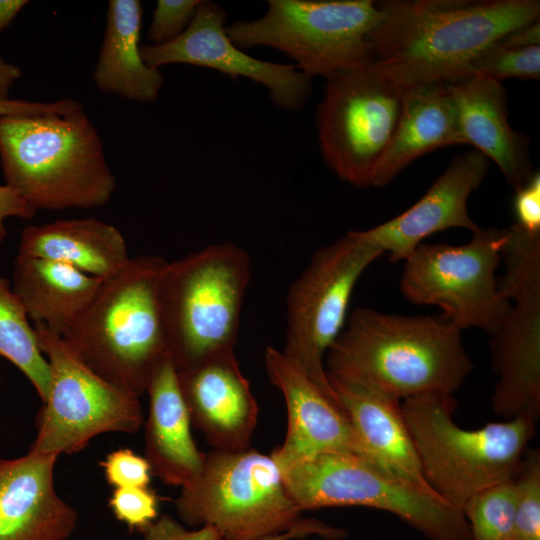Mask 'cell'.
Wrapping results in <instances>:
<instances>
[{
  "label": "cell",
  "instance_id": "cell-27",
  "mask_svg": "<svg viewBox=\"0 0 540 540\" xmlns=\"http://www.w3.org/2000/svg\"><path fill=\"white\" fill-rule=\"evenodd\" d=\"M0 357L9 360L30 381L42 402L48 398L50 367L34 326L7 279L0 276Z\"/></svg>",
  "mask_w": 540,
  "mask_h": 540
},
{
  "label": "cell",
  "instance_id": "cell-6",
  "mask_svg": "<svg viewBox=\"0 0 540 540\" xmlns=\"http://www.w3.org/2000/svg\"><path fill=\"white\" fill-rule=\"evenodd\" d=\"M249 279V256L232 243L166 262L158 301L167 354L176 371L234 351Z\"/></svg>",
  "mask_w": 540,
  "mask_h": 540
},
{
  "label": "cell",
  "instance_id": "cell-35",
  "mask_svg": "<svg viewBox=\"0 0 540 540\" xmlns=\"http://www.w3.org/2000/svg\"><path fill=\"white\" fill-rule=\"evenodd\" d=\"M140 532L142 540H223L220 533L211 526L188 530L169 515L158 517Z\"/></svg>",
  "mask_w": 540,
  "mask_h": 540
},
{
  "label": "cell",
  "instance_id": "cell-34",
  "mask_svg": "<svg viewBox=\"0 0 540 540\" xmlns=\"http://www.w3.org/2000/svg\"><path fill=\"white\" fill-rule=\"evenodd\" d=\"M513 211L516 224L529 233L540 234V173L534 171L521 187L515 190Z\"/></svg>",
  "mask_w": 540,
  "mask_h": 540
},
{
  "label": "cell",
  "instance_id": "cell-2",
  "mask_svg": "<svg viewBox=\"0 0 540 540\" xmlns=\"http://www.w3.org/2000/svg\"><path fill=\"white\" fill-rule=\"evenodd\" d=\"M326 373L405 398L454 394L474 364L461 330L442 315L357 308L324 360Z\"/></svg>",
  "mask_w": 540,
  "mask_h": 540
},
{
  "label": "cell",
  "instance_id": "cell-37",
  "mask_svg": "<svg viewBox=\"0 0 540 540\" xmlns=\"http://www.w3.org/2000/svg\"><path fill=\"white\" fill-rule=\"evenodd\" d=\"M308 536H318L327 540H339L346 536V531L313 518H303L290 530L260 540H295Z\"/></svg>",
  "mask_w": 540,
  "mask_h": 540
},
{
  "label": "cell",
  "instance_id": "cell-25",
  "mask_svg": "<svg viewBox=\"0 0 540 540\" xmlns=\"http://www.w3.org/2000/svg\"><path fill=\"white\" fill-rule=\"evenodd\" d=\"M103 281L57 261L18 254L12 289L29 319L63 336L97 294Z\"/></svg>",
  "mask_w": 540,
  "mask_h": 540
},
{
  "label": "cell",
  "instance_id": "cell-18",
  "mask_svg": "<svg viewBox=\"0 0 540 540\" xmlns=\"http://www.w3.org/2000/svg\"><path fill=\"white\" fill-rule=\"evenodd\" d=\"M176 372L190 421L206 441L215 450L250 448L258 405L234 351Z\"/></svg>",
  "mask_w": 540,
  "mask_h": 540
},
{
  "label": "cell",
  "instance_id": "cell-10",
  "mask_svg": "<svg viewBox=\"0 0 540 540\" xmlns=\"http://www.w3.org/2000/svg\"><path fill=\"white\" fill-rule=\"evenodd\" d=\"M407 89L371 61L326 79L316 127L324 161L340 179L371 186L396 131Z\"/></svg>",
  "mask_w": 540,
  "mask_h": 540
},
{
  "label": "cell",
  "instance_id": "cell-28",
  "mask_svg": "<svg viewBox=\"0 0 540 540\" xmlns=\"http://www.w3.org/2000/svg\"><path fill=\"white\" fill-rule=\"evenodd\" d=\"M514 506L513 478L471 497L462 508L471 540H510Z\"/></svg>",
  "mask_w": 540,
  "mask_h": 540
},
{
  "label": "cell",
  "instance_id": "cell-24",
  "mask_svg": "<svg viewBox=\"0 0 540 540\" xmlns=\"http://www.w3.org/2000/svg\"><path fill=\"white\" fill-rule=\"evenodd\" d=\"M18 254L62 262L102 281L116 275L130 260L118 228L96 218L27 226L21 233Z\"/></svg>",
  "mask_w": 540,
  "mask_h": 540
},
{
  "label": "cell",
  "instance_id": "cell-30",
  "mask_svg": "<svg viewBox=\"0 0 540 540\" xmlns=\"http://www.w3.org/2000/svg\"><path fill=\"white\" fill-rule=\"evenodd\" d=\"M469 75H482L502 82L506 78H540V45L514 47L500 39L485 49L470 65Z\"/></svg>",
  "mask_w": 540,
  "mask_h": 540
},
{
  "label": "cell",
  "instance_id": "cell-33",
  "mask_svg": "<svg viewBox=\"0 0 540 540\" xmlns=\"http://www.w3.org/2000/svg\"><path fill=\"white\" fill-rule=\"evenodd\" d=\"M100 465L107 482L114 488L147 487L151 481L152 473L148 461L130 449L112 451Z\"/></svg>",
  "mask_w": 540,
  "mask_h": 540
},
{
  "label": "cell",
  "instance_id": "cell-5",
  "mask_svg": "<svg viewBox=\"0 0 540 540\" xmlns=\"http://www.w3.org/2000/svg\"><path fill=\"white\" fill-rule=\"evenodd\" d=\"M401 407L425 481L461 511L474 495L514 477L538 422L519 415L463 429L453 420V394L440 392L405 398Z\"/></svg>",
  "mask_w": 540,
  "mask_h": 540
},
{
  "label": "cell",
  "instance_id": "cell-26",
  "mask_svg": "<svg viewBox=\"0 0 540 540\" xmlns=\"http://www.w3.org/2000/svg\"><path fill=\"white\" fill-rule=\"evenodd\" d=\"M143 9L138 0H110L103 43L93 72L104 93L130 101H155L163 85L160 69L145 64L140 53Z\"/></svg>",
  "mask_w": 540,
  "mask_h": 540
},
{
  "label": "cell",
  "instance_id": "cell-38",
  "mask_svg": "<svg viewBox=\"0 0 540 540\" xmlns=\"http://www.w3.org/2000/svg\"><path fill=\"white\" fill-rule=\"evenodd\" d=\"M36 214L19 194L9 186L0 185V244L6 239L7 229L5 220L9 217L32 219Z\"/></svg>",
  "mask_w": 540,
  "mask_h": 540
},
{
  "label": "cell",
  "instance_id": "cell-36",
  "mask_svg": "<svg viewBox=\"0 0 540 540\" xmlns=\"http://www.w3.org/2000/svg\"><path fill=\"white\" fill-rule=\"evenodd\" d=\"M81 104L73 99H61L54 102H36L11 99L0 95V117L3 116H33L50 113H69Z\"/></svg>",
  "mask_w": 540,
  "mask_h": 540
},
{
  "label": "cell",
  "instance_id": "cell-8",
  "mask_svg": "<svg viewBox=\"0 0 540 540\" xmlns=\"http://www.w3.org/2000/svg\"><path fill=\"white\" fill-rule=\"evenodd\" d=\"M298 509L364 506L396 515L430 540H471L461 510L429 486L388 475L363 457L327 452L281 471Z\"/></svg>",
  "mask_w": 540,
  "mask_h": 540
},
{
  "label": "cell",
  "instance_id": "cell-11",
  "mask_svg": "<svg viewBox=\"0 0 540 540\" xmlns=\"http://www.w3.org/2000/svg\"><path fill=\"white\" fill-rule=\"evenodd\" d=\"M462 245L420 244L405 260L400 290L408 302L435 305L461 331L497 332L511 309L499 288L506 229L479 228Z\"/></svg>",
  "mask_w": 540,
  "mask_h": 540
},
{
  "label": "cell",
  "instance_id": "cell-1",
  "mask_svg": "<svg viewBox=\"0 0 540 540\" xmlns=\"http://www.w3.org/2000/svg\"><path fill=\"white\" fill-rule=\"evenodd\" d=\"M377 6L370 61L405 88L468 76L485 49L540 19L538 0H389Z\"/></svg>",
  "mask_w": 540,
  "mask_h": 540
},
{
  "label": "cell",
  "instance_id": "cell-22",
  "mask_svg": "<svg viewBox=\"0 0 540 540\" xmlns=\"http://www.w3.org/2000/svg\"><path fill=\"white\" fill-rule=\"evenodd\" d=\"M146 393L149 413L144 457L152 475L165 484L184 487L200 474L205 454L193 440L177 372L169 357L154 373Z\"/></svg>",
  "mask_w": 540,
  "mask_h": 540
},
{
  "label": "cell",
  "instance_id": "cell-9",
  "mask_svg": "<svg viewBox=\"0 0 540 540\" xmlns=\"http://www.w3.org/2000/svg\"><path fill=\"white\" fill-rule=\"evenodd\" d=\"M379 19L372 0H270L259 19L226 27L240 49L267 46L285 53L309 78L370 61L368 37Z\"/></svg>",
  "mask_w": 540,
  "mask_h": 540
},
{
  "label": "cell",
  "instance_id": "cell-14",
  "mask_svg": "<svg viewBox=\"0 0 540 540\" xmlns=\"http://www.w3.org/2000/svg\"><path fill=\"white\" fill-rule=\"evenodd\" d=\"M382 254L350 231L320 248L289 288L282 353L325 391L334 392L324 358L346 324L357 281Z\"/></svg>",
  "mask_w": 540,
  "mask_h": 540
},
{
  "label": "cell",
  "instance_id": "cell-4",
  "mask_svg": "<svg viewBox=\"0 0 540 540\" xmlns=\"http://www.w3.org/2000/svg\"><path fill=\"white\" fill-rule=\"evenodd\" d=\"M166 260L140 255L110 279L63 340L94 373L138 396L168 357L158 301Z\"/></svg>",
  "mask_w": 540,
  "mask_h": 540
},
{
  "label": "cell",
  "instance_id": "cell-40",
  "mask_svg": "<svg viewBox=\"0 0 540 540\" xmlns=\"http://www.w3.org/2000/svg\"><path fill=\"white\" fill-rule=\"evenodd\" d=\"M27 4L26 0H0V34Z\"/></svg>",
  "mask_w": 540,
  "mask_h": 540
},
{
  "label": "cell",
  "instance_id": "cell-19",
  "mask_svg": "<svg viewBox=\"0 0 540 540\" xmlns=\"http://www.w3.org/2000/svg\"><path fill=\"white\" fill-rule=\"evenodd\" d=\"M59 455L29 452L0 459V540H66L77 511L54 485Z\"/></svg>",
  "mask_w": 540,
  "mask_h": 540
},
{
  "label": "cell",
  "instance_id": "cell-15",
  "mask_svg": "<svg viewBox=\"0 0 540 540\" xmlns=\"http://www.w3.org/2000/svg\"><path fill=\"white\" fill-rule=\"evenodd\" d=\"M226 17L220 5L201 0L192 22L177 39L163 45H142L141 57L151 68L183 63L248 78L264 85L276 106L301 109L312 93L311 78L295 65L260 60L243 52L226 32Z\"/></svg>",
  "mask_w": 540,
  "mask_h": 540
},
{
  "label": "cell",
  "instance_id": "cell-21",
  "mask_svg": "<svg viewBox=\"0 0 540 540\" xmlns=\"http://www.w3.org/2000/svg\"><path fill=\"white\" fill-rule=\"evenodd\" d=\"M447 84L462 143L472 145L493 161L514 190L521 187L534 173L529 141L510 126L507 93L502 82L469 75Z\"/></svg>",
  "mask_w": 540,
  "mask_h": 540
},
{
  "label": "cell",
  "instance_id": "cell-39",
  "mask_svg": "<svg viewBox=\"0 0 540 540\" xmlns=\"http://www.w3.org/2000/svg\"><path fill=\"white\" fill-rule=\"evenodd\" d=\"M21 76V68L6 62L0 54V95L8 96L10 89Z\"/></svg>",
  "mask_w": 540,
  "mask_h": 540
},
{
  "label": "cell",
  "instance_id": "cell-31",
  "mask_svg": "<svg viewBox=\"0 0 540 540\" xmlns=\"http://www.w3.org/2000/svg\"><path fill=\"white\" fill-rule=\"evenodd\" d=\"M108 504L114 516L130 530L140 532L158 518V498L148 487L115 488Z\"/></svg>",
  "mask_w": 540,
  "mask_h": 540
},
{
  "label": "cell",
  "instance_id": "cell-32",
  "mask_svg": "<svg viewBox=\"0 0 540 540\" xmlns=\"http://www.w3.org/2000/svg\"><path fill=\"white\" fill-rule=\"evenodd\" d=\"M201 0H158L147 39L163 45L177 39L190 25Z\"/></svg>",
  "mask_w": 540,
  "mask_h": 540
},
{
  "label": "cell",
  "instance_id": "cell-3",
  "mask_svg": "<svg viewBox=\"0 0 540 540\" xmlns=\"http://www.w3.org/2000/svg\"><path fill=\"white\" fill-rule=\"evenodd\" d=\"M0 161L5 184L36 211L101 207L116 190L82 105L65 114L0 117Z\"/></svg>",
  "mask_w": 540,
  "mask_h": 540
},
{
  "label": "cell",
  "instance_id": "cell-16",
  "mask_svg": "<svg viewBox=\"0 0 540 540\" xmlns=\"http://www.w3.org/2000/svg\"><path fill=\"white\" fill-rule=\"evenodd\" d=\"M264 359L268 377L282 393L288 414L285 439L270 454L280 470L327 452L361 456L350 421L335 393L318 386L282 351L269 346Z\"/></svg>",
  "mask_w": 540,
  "mask_h": 540
},
{
  "label": "cell",
  "instance_id": "cell-29",
  "mask_svg": "<svg viewBox=\"0 0 540 540\" xmlns=\"http://www.w3.org/2000/svg\"><path fill=\"white\" fill-rule=\"evenodd\" d=\"M515 506L510 540H540V450L524 453L513 477Z\"/></svg>",
  "mask_w": 540,
  "mask_h": 540
},
{
  "label": "cell",
  "instance_id": "cell-17",
  "mask_svg": "<svg viewBox=\"0 0 540 540\" xmlns=\"http://www.w3.org/2000/svg\"><path fill=\"white\" fill-rule=\"evenodd\" d=\"M489 160L473 149L456 156L428 191L409 209L373 228L355 231L364 242L405 261L428 236L451 228L472 233L480 227L468 213L470 195L484 181Z\"/></svg>",
  "mask_w": 540,
  "mask_h": 540
},
{
  "label": "cell",
  "instance_id": "cell-7",
  "mask_svg": "<svg viewBox=\"0 0 540 540\" xmlns=\"http://www.w3.org/2000/svg\"><path fill=\"white\" fill-rule=\"evenodd\" d=\"M175 505L184 523L211 526L223 540H260L303 519L274 459L251 448L206 453L200 474L182 487Z\"/></svg>",
  "mask_w": 540,
  "mask_h": 540
},
{
  "label": "cell",
  "instance_id": "cell-12",
  "mask_svg": "<svg viewBox=\"0 0 540 540\" xmlns=\"http://www.w3.org/2000/svg\"><path fill=\"white\" fill-rule=\"evenodd\" d=\"M34 329L51 379L29 452L73 454L99 434H132L140 429L144 423L140 396L94 373L45 325L35 323Z\"/></svg>",
  "mask_w": 540,
  "mask_h": 540
},
{
  "label": "cell",
  "instance_id": "cell-23",
  "mask_svg": "<svg viewBox=\"0 0 540 540\" xmlns=\"http://www.w3.org/2000/svg\"><path fill=\"white\" fill-rule=\"evenodd\" d=\"M457 144L463 143L448 84L410 87L396 131L373 174L371 186H384L420 156Z\"/></svg>",
  "mask_w": 540,
  "mask_h": 540
},
{
  "label": "cell",
  "instance_id": "cell-20",
  "mask_svg": "<svg viewBox=\"0 0 540 540\" xmlns=\"http://www.w3.org/2000/svg\"><path fill=\"white\" fill-rule=\"evenodd\" d=\"M327 378L350 421L361 456L392 477L429 486L422 475L401 400L334 375L327 374Z\"/></svg>",
  "mask_w": 540,
  "mask_h": 540
},
{
  "label": "cell",
  "instance_id": "cell-13",
  "mask_svg": "<svg viewBox=\"0 0 540 540\" xmlns=\"http://www.w3.org/2000/svg\"><path fill=\"white\" fill-rule=\"evenodd\" d=\"M505 274L499 288L511 309L490 336L492 367L497 376L493 411L506 420L540 417V234L516 224L506 229L501 250Z\"/></svg>",
  "mask_w": 540,
  "mask_h": 540
}]
</instances>
